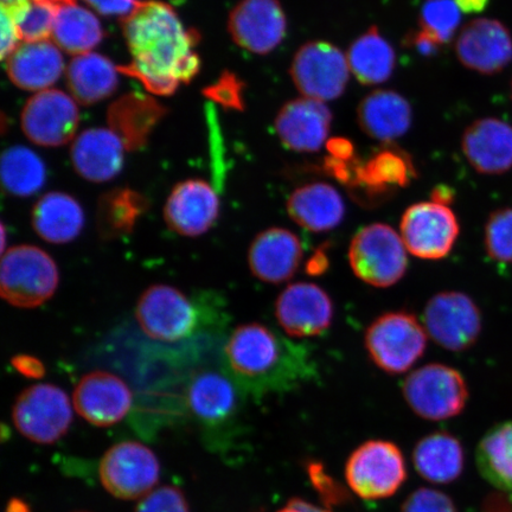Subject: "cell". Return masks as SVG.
Here are the masks:
<instances>
[{
    "label": "cell",
    "instance_id": "51",
    "mask_svg": "<svg viewBox=\"0 0 512 512\" xmlns=\"http://www.w3.org/2000/svg\"><path fill=\"white\" fill-rule=\"evenodd\" d=\"M278 512H330L328 510H324L322 508L316 507L309 502L304 501V499L293 498L291 501H288L283 509H280Z\"/></svg>",
    "mask_w": 512,
    "mask_h": 512
},
{
    "label": "cell",
    "instance_id": "40",
    "mask_svg": "<svg viewBox=\"0 0 512 512\" xmlns=\"http://www.w3.org/2000/svg\"><path fill=\"white\" fill-rule=\"evenodd\" d=\"M484 247L491 260L512 264V208L494 211L484 228Z\"/></svg>",
    "mask_w": 512,
    "mask_h": 512
},
{
    "label": "cell",
    "instance_id": "52",
    "mask_svg": "<svg viewBox=\"0 0 512 512\" xmlns=\"http://www.w3.org/2000/svg\"><path fill=\"white\" fill-rule=\"evenodd\" d=\"M454 2L465 14H480L489 5L490 0H454Z\"/></svg>",
    "mask_w": 512,
    "mask_h": 512
},
{
    "label": "cell",
    "instance_id": "12",
    "mask_svg": "<svg viewBox=\"0 0 512 512\" xmlns=\"http://www.w3.org/2000/svg\"><path fill=\"white\" fill-rule=\"evenodd\" d=\"M427 335L452 352L469 350L482 334V313L470 296L457 291L435 294L424 310Z\"/></svg>",
    "mask_w": 512,
    "mask_h": 512
},
{
    "label": "cell",
    "instance_id": "4",
    "mask_svg": "<svg viewBox=\"0 0 512 512\" xmlns=\"http://www.w3.org/2000/svg\"><path fill=\"white\" fill-rule=\"evenodd\" d=\"M59 285V266L44 249L17 245L3 252L0 293L9 305L36 309L55 296Z\"/></svg>",
    "mask_w": 512,
    "mask_h": 512
},
{
    "label": "cell",
    "instance_id": "27",
    "mask_svg": "<svg viewBox=\"0 0 512 512\" xmlns=\"http://www.w3.org/2000/svg\"><path fill=\"white\" fill-rule=\"evenodd\" d=\"M286 208L294 223L312 233L337 228L345 216L342 195L331 184L323 182L305 184L294 190Z\"/></svg>",
    "mask_w": 512,
    "mask_h": 512
},
{
    "label": "cell",
    "instance_id": "32",
    "mask_svg": "<svg viewBox=\"0 0 512 512\" xmlns=\"http://www.w3.org/2000/svg\"><path fill=\"white\" fill-rule=\"evenodd\" d=\"M416 472L433 484H450L462 475L465 454L462 443L447 432L426 435L413 452Z\"/></svg>",
    "mask_w": 512,
    "mask_h": 512
},
{
    "label": "cell",
    "instance_id": "9",
    "mask_svg": "<svg viewBox=\"0 0 512 512\" xmlns=\"http://www.w3.org/2000/svg\"><path fill=\"white\" fill-rule=\"evenodd\" d=\"M345 478L354 494L367 501L392 497L407 479L405 457L392 441L369 440L351 453Z\"/></svg>",
    "mask_w": 512,
    "mask_h": 512
},
{
    "label": "cell",
    "instance_id": "47",
    "mask_svg": "<svg viewBox=\"0 0 512 512\" xmlns=\"http://www.w3.org/2000/svg\"><path fill=\"white\" fill-rule=\"evenodd\" d=\"M407 42L409 48H413L416 53L424 57L437 56L444 46L437 38L421 29L409 36Z\"/></svg>",
    "mask_w": 512,
    "mask_h": 512
},
{
    "label": "cell",
    "instance_id": "2",
    "mask_svg": "<svg viewBox=\"0 0 512 512\" xmlns=\"http://www.w3.org/2000/svg\"><path fill=\"white\" fill-rule=\"evenodd\" d=\"M226 373L241 393L262 398L287 393L318 374L312 352L265 324L236 326L223 348Z\"/></svg>",
    "mask_w": 512,
    "mask_h": 512
},
{
    "label": "cell",
    "instance_id": "46",
    "mask_svg": "<svg viewBox=\"0 0 512 512\" xmlns=\"http://www.w3.org/2000/svg\"><path fill=\"white\" fill-rule=\"evenodd\" d=\"M309 473L313 485H315V488L320 492V494H323L325 499H332L330 494V492H332L336 501H341L344 496V494H341V488H339L338 483L334 482V479L324 473L322 465L316 463L310 464Z\"/></svg>",
    "mask_w": 512,
    "mask_h": 512
},
{
    "label": "cell",
    "instance_id": "34",
    "mask_svg": "<svg viewBox=\"0 0 512 512\" xmlns=\"http://www.w3.org/2000/svg\"><path fill=\"white\" fill-rule=\"evenodd\" d=\"M149 209V201L139 191L117 188L99 198L96 210L98 232L104 240H118L133 233L137 223Z\"/></svg>",
    "mask_w": 512,
    "mask_h": 512
},
{
    "label": "cell",
    "instance_id": "8",
    "mask_svg": "<svg viewBox=\"0 0 512 512\" xmlns=\"http://www.w3.org/2000/svg\"><path fill=\"white\" fill-rule=\"evenodd\" d=\"M73 401L51 383H36L19 393L12 406V422L19 434L38 445H53L70 430Z\"/></svg>",
    "mask_w": 512,
    "mask_h": 512
},
{
    "label": "cell",
    "instance_id": "48",
    "mask_svg": "<svg viewBox=\"0 0 512 512\" xmlns=\"http://www.w3.org/2000/svg\"><path fill=\"white\" fill-rule=\"evenodd\" d=\"M22 43L14 19L2 10V59L5 61Z\"/></svg>",
    "mask_w": 512,
    "mask_h": 512
},
{
    "label": "cell",
    "instance_id": "23",
    "mask_svg": "<svg viewBox=\"0 0 512 512\" xmlns=\"http://www.w3.org/2000/svg\"><path fill=\"white\" fill-rule=\"evenodd\" d=\"M416 178L413 160L398 147L387 146L366 162L356 160L354 182L350 190L364 201H377L394 190L407 188Z\"/></svg>",
    "mask_w": 512,
    "mask_h": 512
},
{
    "label": "cell",
    "instance_id": "5",
    "mask_svg": "<svg viewBox=\"0 0 512 512\" xmlns=\"http://www.w3.org/2000/svg\"><path fill=\"white\" fill-rule=\"evenodd\" d=\"M428 335L424 324L406 311L387 312L369 325L364 345L377 368L390 375L411 370L425 354Z\"/></svg>",
    "mask_w": 512,
    "mask_h": 512
},
{
    "label": "cell",
    "instance_id": "24",
    "mask_svg": "<svg viewBox=\"0 0 512 512\" xmlns=\"http://www.w3.org/2000/svg\"><path fill=\"white\" fill-rule=\"evenodd\" d=\"M462 150L467 162L483 175H503L512 169V126L483 118L466 128Z\"/></svg>",
    "mask_w": 512,
    "mask_h": 512
},
{
    "label": "cell",
    "instance_id": "15",
    "mask_svg": "<svg viewBox=\"0 0 512 512\" xmlns=\"http://www.w3.org/2000/svg\"><path fill=\"white\" fill-rule=\"evenodd\" d=\"M274 315L284 334L291 338H311L328 331L335 316L329 293L312 283L288 285L279 294Z\"/></svg>",
    "mask_w": 512,
    "mask_h": 512
},
{
    "label": "cell",
    "instance_id": "45",
    "mask_svg": "<svg viewBox=\"0 0 512 512\" xmlns=\"http://www.w3.org/2000/svg\"><path fill=\"white\" fill-rule=\"evenodd\" d=\"M83 2L100 15L124 18L131 14L139 0H83Z\"/></svg>",
    "mask_w": 512,
    "mask_h": 512
},
{
    "label": "cell",
    "instance_id": "1",
    "mask_svg": "<svg viewBox=\"0 0 512 512\" xmlns=\"http://www.w3.org/2000/svg\"><path fill=\"white\" fill-rule=\"evenodd\" d=\"M132 61L119 72L138 80L151 94L171 95L200 72L195 51L200 35L187 30L171 5L160 0L138 2L121 18Z\"/></svg>",
    "mask_w": 512,
    "mask_h": 512
},
{
    "label": "cell",
    "instance_id": "35",
    "mask_svg": "<svg viewBox=\"0 0 512 512\" xmlns=\"http://www.w3.org/2000/svg\"><path fill=\"white\" fill-rule=\"evenodd\" d=\"M104 36V29L92 11L76 2L57 8L51 40L66 53L75 56L92 53Z\"/></svg>",
    "mask_w": 512,
    "mask_h": 512
},
{
    "label": "cell",
    "instance_id": "39",
    "mask_svg": "<svg viewBox=\"0 0 512 512\" xmlns=\"http://www.w3.org/2000/svg\"><path fill=\"white\" fill-rule=\"evenodd\" d=\"M460 21H462V15L454 0H425L421 5L419 15L421 30L437 38L441 44L452 41Z\"/></svg>",
    "mask_w": 512,
    "mask_h": 512
},
{
    "label": "cell",
    "instance_id": "43",
    "mask_svg": "<svg viewBox=\"0 0 512 512\" xmlns=\"http://www.w3.org/2000/svg\"><path fill=\"white\" fill-rule=\"evenodd\" d=\"M401 512H457L452 499L443 492L422 488L413 492Z\"/></svg>",
    "mask_w": 512,
    "mask_h": 512
},
{
    "label": "cell",
    "instance_id": "30",
    "mask_svg": "<svg viewBox=\"0 0 512 512\" xmlns=\"http://www.w3.org/2000/svg\"><path fill=\"white\" fill-rule=\"evenodd\" d=\"M166 111L150 95L128 93L108 110V128L117 134L127 151H136L149 142L150 134Z\"/></svg>",
    "mask_w": 512,
    "mask_h": 512
},
{
    "label": "cell",
    "instance_id": "17",
    "mask_svg": "<svg viewBox=\"0 0 512 512\" xmlns=\"http://www.w3.org/2000/svg\"><path fill=\"white\" fill-rule=\"evenodd\" d=\"M228 31L242 49L267 55L287 34V17L279 0H241L230 12Z\"/></svg>",
    "mask_w": 512,
    "mask_h": 512
},
{
    "label": "cell",
    "instance_id": "38",
    "mask_svg": "<svg viewBox=\"0 0 512 512\" xmlns=\"http://www.w3.org/2000/svg\"><path fill=\"white\" fill-rule=\"evenodd\" d=\"M57 8L59 6L38 0L2 6V10L14 19L22 42L49 41L53 35Z\"/></svg>",
    "mask_w": 512,
    "mask_h": 512
},
{
    "label": "cell",
    "instance_id": "37",
    "mask_svg": "<svg viewBox=\"0 0 512 512\" xmlns=\"http://www.w3.org/2000/svg\"><path fill=\"white\" fill-rule=\"evenodd\" d=\"M0 174L4 188L17 197L37 194L47 179L43 160L24 146L10 147L3 153Z\"/></svg>",
    "mask_w": 512,
    "mask_h": 512
},
{
    "label": "cell",
    "instance_id": "26",
    "mask_svg": "<svg viewBox=\"0 0 512 512\" xmlns=\"http://www.w3.org/2000/svg\"><path fill=\"white\" fill-rule=\"evenodd\" d=\"M5 62L9 79L24 91H47L64 72L61 49L53 41L22 42Z\"/></svg>",
    "mask_w": 512,
    "mask_h": 512
},
{
    "label": "cell",
    "instance_id": "10",
    "mask_svg": "<svg viewBox=\"0 0 512 512\" xmlns=\"http://www.w3.org/2000/svg\"><path fill=\"white\" fill-rule=\"evenodd\" d=\"M160 477L156 453L139 441L125 440L108 448L99 463V479L108 494L123 501L142 499Z\"/></svg>",
    "mask_w": 512,
    "mask_h": 512
},
{
    "label": "cell",
    "instance_id": "21",
    "mask_svg": "<svg viewBox=\"0 0 512 512\" xmlns=\"http://www.w3.org/2000/svg\"><path fill=\"white\" fill-rule=\"evenodd\" d=\"M240 393L227 373L202 370L192 375L185 388V407L201 425L223 427L238 415Z\"/></svg>",
    "mask_w": 512,
    "mask_h": 512
},
{
    "label": "cell",
    "instance_id": "42",
    "mask_svg": "<svg viewBox=\"0 0 512 512\" xmlns=\"http://www.w3.org/2000/svg\"><path fill=\"white\" fill-rule=\"evenodd\" d=\"M243 82L233 73L226 72L220 76L214 85L209 86L204 94L226 110L243 111Z\"/></svg>",
    "mask_w": 512,
    "mask_h": 512
},
{
    "label": "cell",
    "instance_id": "54",
    "mask_svg": "<svg viewBox=\"0 0 512 512\" xmlns=\"http://www.w3.org/2000/svg\"><path fill=\"white\" fill-rule=\"evenodd\" d=\"M5 512H32L29 503L23 501L22 498H11L6 505Z\"/></svg>",
    "mask_w": 512,
    "mask_h": 512
},
{
    "label": "cell",
    "instance_id": "7",
    "mask_svg": "<svg viewBox=\"0 0 512 512\" xmlns=\"http://www.w3.org/2000/svg\"><path fill=\"white\" fill-rule=\"evenodd\" d=\"M402 394L416 415L430 421L458 416L470 396L463 374L441 363L426 364L412 371L403 382Z\"/></svg>",
    "mask_w": 512,
    "mask_h": 512
},
{
    "label": "cell",
    "instance_id": "28",
    "mask_svg": "<svg viewBox=\"0 0 512 512\" xmlns=\"http://www.w3.org/2000/svg\"><path fill=\"white\" fill-rule=\"evenodd\" d=\"M358 124L370 138L390 143L408 132L413 110L405 96L388 89H377L357 108Z\"/></svg>",
    "mask_w": 512,
    "mask_h": 512
},
{
    "label": "cell",
    "instance_id": "49",
    "mask_svg": "<svg viewBox=\"0 0 512 512\" xmlns=\"http://www.w3.org/2000/svg\"><path fill=\"white\" fill-rule=\"evenodd\" d=\"M326 150L330 157L342 162H352L355 160V146L349 139L343 137H335L326 142Z\"/></svg>",
    "mask_w": 512,
    "mask_h": 512
},
{
    "label": "cell",
    "instance_id": "25",
    "mask_svg": "<svg viewBox=\"0 0 512 512\" xmlns=\"http://www.w3.org/2000/svg\"><path fill=\"white\" fill-rule=\"evenodd\" d=\"M126 147L111 128H89L74 140L70 157L86 181L105 183L120 174Z\"/></svg>",
    "mask_w": 512,
    "mask_h": 512
},
{
    "label": "cell",
    "instance_id": "50",
    "mask_svg": "<svg viewBox=\"0 0 512 512\" xmlns=\"http://www.w3.org/2000/svg\"><path fill=\"white\" fill-rule=\"evenodd\" d=\"M483 512H512V491L499 490L486 497Z\"/></svg>",
    "mask_w": 512,
    "mask_h": 512
},
{
    "label": "cell",
    "instance_id": "55",
    "mask_svg": "<svg viewBox=\"0 0 512 512\" xmlns=\"http://www.w3.org/2000/svg\"><path fill=\"white\" fill-rule=\"evenodd\" d=\"M21 2H24V0H2V6H11ZM38 2H46L59 6L62 4L74 3L75 0H38Z\"/></svg>",
    "mask_w": 512,
    "mask_h": 512
},
{
    "label": "cell",
    "instance_id": "31",
    "mask_svg": "<svg viewBox=\"0 0 512 512\" xmlns=\"http://www.w3.org/2000/svg\"><path fill=\"white\" fill-rule=\"evenodd\" d=\"M119 67L100 54L75 56L66 75L70 94L81 105L91 106L110 98L119 85Z\"/></svg>",
    "mask_w": 512,
    "mask_h": 512
},
{
    "label": "cell",
    "instance_id": "41",
    "mask_svg": "<svg viewBox=\"0 0 512 512\" xmlns=\"http://www.w3.org/2000/svg\"><path fill=\"white\" fill-rule=\"evenodd\" d=\"M134 512H191L187 497L177 486L163 485L140 499Z\"/></svg>",
    "mask_w": 512,
    "mask_h": 512
},
{
    "label": "cell",
    "instance_id": "29",
    "mask_svg": "<svg viewBox=\"0 0 512 512\" xmlns=\"http://www.w3.org/2000/svg\"><path fill=\"white\" fill-rule=\"evenodd\" d=\"M85 221L79 201L62 191L47 192L31 211L32 229L51 245H67L78 239Z\"/></svg>",
    "mask_w": 512,
    "mask_h": 512
},
{
    "label": "cell",
    "instance_id": "20",
    "mask_svg": "<svg viewBox=\"0 0 512 512\" xmlns=\"http://www.w3.org/2000/svg\"><path fill=\"white\" fill-rule=\"evenodd\" d=\"M304 258L302 240L291 230L272 227L255 236L248 248L249 271L262 283L278 285L290 280Z\"/></svg>",
    "mask_w": 512,
    "mask_h": 512
},
{
    "label": "cell",
    "instance_id": "11",
    "mask_svg": "<svg viewBox=\"0 0 512 512\" xmlns=\"http://www.w3.org/2000/svg\"><path fill=\"white\" fill-rule=\"evenodd\" d=\"M290 75L304 98L325 102L343 95L348 86L350 68L347 55L335 44L311 41L294 55Z\"/></svg>",
    "mask_w": 512,
    "mask_h": 512
},
{
    "label": "cell",
    "instance_id": "33",
    "mask_svg": "<svg viewBox=\"0 0 512 512\" xmlns=\"http://www.w3.org/2000/svg\"><path fill=\"white\" fill-rule=\"evenodd\" d=\"M350 72L366 86L381 85L390 79L396 66L395 50L376 27L357 37L348 50Z\"/></svg>",
    "mask_w": 512,
    "mask_h": 512
},
{
    "label": "cell",
    "instance_id": "3",
    "mask_svg": "<svg viewBox=\"0 0 512 512\" xmlns=\"http://www.w3.org/2000/svg\"><path fill=\"white\" fill-rule=\"evenodd\" d=\"M209 303L190 298L175 286L156 284L147 287L137 300L134 317L139 328L152 341H187L209 322Z\"/></svg>",
    "mask_w": 512,
    "mask_h": 512
},
{
    "label": "cell",
    "instance_id": "16",
    "mask_svg": "<svg viewBox=\"0 0 512 512\" xmlns=\"http://www.w3.org/2000/svg\"><path fill=\"white\" fill-rule=\"evenodd\" d=\"M73 406L81 418L95 427H111L123 421L133 406V393L118 375L94 370L81 377L73 392Z\"/></svg>",
    "mask_w": 512,
    "mask_h": 512
},
{
    "label": "cell",
    "instance_id": "22",
    "mask_svg": "<svg viewBox=\"0 0 512 512\" xmlns=\"http://www.w3.org/2000/svg\"><path fill=\"white\" fill-rule=\"evenodd\" d=\"M331 124L332 113L324 102L299 98L281 107L274 127L288 150L316 152L328 142Z\"/></svg>",
    "mask_w": 512,
    "mask_h": 512
},
{
    "label": "cell",
    "instance_id": "6",
    "mask_svg": "<svg viewBox=\"0 0 512 512\" xmlns=\"http://www.w3.org/2000/svg\"><path fill=\"white\" fill-rule=\"evenodd\" d=\"M400 233L384 223H371L352 238L348 259L352 272L364 284L388 288L405 277L408 255Z\"/></svg>",
    "mask_w": 512,
    "mask_h": 512
},
{
    "label": "cell",
    "instance_id": "19",
    "mask_svg": "<svg viewBox=\"0 0 512 512\" xmlns=\"http://www.w3.org/2000/svg\"><path fill=\"white\" fill-rule=\"evenodd\" d=\"M456 54L460 63L473 72L501 73L512 62L511 32L497 19H473L460 31Z\"/></svg>",
    "mask_w": 512,
    "mask_h": 512
},
{
    "label": "cell",
    "instance_id": "14",
    "mask_svg": "<svg viewBox=\"0 0 512 512\" xmlns=\"http://www.w3.org/2000/svg\"><path fill=\"white\" fill-rule=\"evenodd\" d=\"M80 123L78 104L59 89L38 92L27 101L21 114L22 130L30 142L44 147L66 145Z\"/></svg>",
    "mask_w": 512,
    "mask_h": 512
},
{
    "label": "cell",
    "instance_id": "18",
    "mask_svg": "<svg viewBox=\"0 0 512 512\" xmlns=\"http://www.w3.org/2000/svg\"><path fill=\"white\" fill-rule=\"evenodd\" d=\"M220 198L203 179H187L171 190L164 206V221L183 238H200L219 220Z\"/></svg>",
    "mask_w": 512,
    "mask_h": 512
},
{
    "label": "cell",
    "instance_id": "44",
    "mask_svg": "<svg viewBox=\"0 0 512 512\" xmlns=\"http://www.w3.org/2000/svg\"><path fill=\"white\" fill-rule=\"evenodd\" d=\"M11 366L18 374L29 380H41L47 373L46 366L40 358L28 354H18L12 357Z\"/></svg>",
    "mask_w": 512,
    "mask_h": 512
},
{
    "label": "cell",
    "instance_id": "56",
    "mask_svg": "<svg viewBox=\"0 0 512 512\" xmlns=\"http://www.w3.org/2000/svg\"><path fill=\"white\" fill-rule=\"evenodd\" d=\"M511 94H512V82H511Z\"/></svg>",
    "mask_w": 512,
    "mask_h": 512
},
{
    "label": "cell",
    "instance_id": "13",
    "mask_svg": "<svg viewBox=\"0 0 512 512\" xmlns=\"http://www.w3.org/2000/svg\"><path fill=\"white\" fill-rule=\"evenodd\" d=\"M460 224L453 210L437 202H420L402 215L400 235L407 251L416 258L441 260L459 238Z\"/></svg>",
    "mask_w": 512,
    "mask_h": 512
},
{
    "label": "cell",
    "instance_id": "36",
    "mask_svg": "<svg viewBox=\"0 0 512 512\" xmlns=\"http://www.w3.org/2000/svg\"><path fill=\"white\" fill-rule=\"evenodd\" d=\"M480 475L502 491H512V421L501 422L485 433L477 447Z\"/></svg>",
    "mask_w": 512,
    "mask_h": 512
},
{
    "label": "cell",
    "instance_id": "53",
    "mask_svg": "<svg viewBox=\"0 0 512 512\" xmlns=\"http://www.w3.org/2000/svg\"><path fill=\"white\" fill-rule=\"evenodd\" d=\"M454 200V190L447 185H438L432 192V201L450 207Z\"/></svg>",
    "mask_w": 512,
    "mask_h": 512
}]
</instances>
